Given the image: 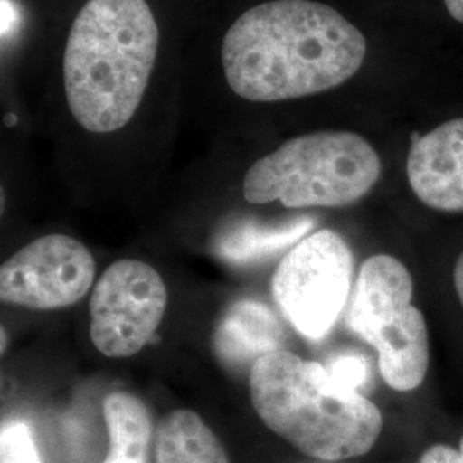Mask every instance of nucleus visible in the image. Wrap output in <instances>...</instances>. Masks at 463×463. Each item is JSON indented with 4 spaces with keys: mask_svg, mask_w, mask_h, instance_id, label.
I'll use <instances>...</instances> for the list:
<instances>
[{
    "mask_svg": "<svg viewBox=\"0 0 463 463\" xmlns=\"http://www.w3.org/2000/svg\"><path fill=\"white\" fill-rule=\"evenodd\" d=\"M364 34L315 0H269L233 21L222 42L227 84L260 103L330 91L364 64Z\"/></svg>",
    "mask_w": 463,
    "mask_h": 463,
    "instance_id": "obj_1",
    "label": "nucleus"
},
{
    "mask_svg": "<svg viewBox=\"0 0 463 463\" xmlns=\"http://www.w3.org/2000/svg\"><path fill=\"white\" fill-rule=\"evenodd\" d=\"M160 30L146 0H86L67 36V105L90 133L131 122L148 90Z\"/></svg>",
    "mask_w": 463,
    "mask_h": 463,
    "instance_id": "obj_2",
    "label": "nucleus"
},
{
    "mask_svg": "<svg viewBox=\"0 0 463 463\" xmlns=\"http://www.w3.org/2000/svg\"><path fill=\"white\" fill-rule=\"evenodd\" d=\"M354 258L336 232L317 231L290 249L273 275V298L296 330L321 340L347 306Z\"/></svg>",
    "mask_w": 463,
    "mask_h": 463,
    "instance_id": "obj_6",
    "label": "nucleus"
},
{
    "mask_svg": "<svg viewBox=\"0 0 463 463\" xmlns=\"http://www.w3.org/2000/svg\"><path fill=\"white\" fill-rule=\"evenodd\" d=\"M103 417L110 438L103 463H148L153 420L146 405L131 393L116 392L105 398Z\"/></svg>",
    "mask_w": 463,
    "mask_h": 463,
    "instance_id": "obj_13",
    "label": "nucleus"
},
{
    "mask_svg": "<svg viewBox=\"0 0 463 463\" xmlns=\"http://www.w3.org/2000/svg\"><path fill=\"white\" fill-rule=\"evenodd\" d=\"M315 229L311 216L263 223L260 220H235L216 235L213 250L229 263L244 265L296 246Z\"/></svg>",
    "mask_w": 463,
    "mask_h": 463,
    "instance_id": "obj_11",
    "label": "nucleus"
},
{
    "mask_svg": "<svg viewBox=\"0 0 463 463\" xmlns=\"http://www.w3.org/2000/svg\"><path fill=\"white\" fill-rule=\"evenodd\" d=\"M165 281L145 261L109 266L90 300V336L110 359L133 357L148 345L165 315Z\"/></svg>",
    "mask_w": 463,
    "mask_h": 463,
    "instance_id": "obj_7",
    "label": "nucleus"
},
{
    "mask_svg": "<svg viewBox=\"0 0 463 463\" xmlns=\"http://www.w3.org/2000/svg\"><path fill=\"white\" fill-rule=\"evenodd\" d=\"M460 453H462V457H463V438H462V441H460Z\"/></svg>",
    "mask_w": 463,
    "mask_h": 463,
    "instance_id": "obj_19",
    "label": "nucleus"
},
{
    "mask_svg": "<svg viewBox=\"0 0 463 463\" xmlns=\"http://www.w3.org/2000/svg\"><path fill=\"white\" fill-rule=\"evenodd\" d=\"M156 463H231L215 432L193 411L165 415L155 438Z\"/></svg>",
    "mask_w": 463,
    "mask_h": 463,
    "instance_id": "obj_12",
    "label": "nucleus"
},
{
    "mask_svg": "<svg viewBox=\"0 0 463 463\" xmlns=\"http://www.w3.org/2000/svg\"><path fill=\"white\" fill-rule=\"evenodd\" d=\"M412 296L411 271L388 254L365 260L350 296L347 326L376 350L381 378L395 392L419 388L430 369V331Z\"/></svg>",
    "mask_w": 463,
    "mask_h": 463,
    "instance_id": "obj_5",
    "label": "nucleus"
},
{
    "mask_svg": "<svg viewBox=\"0 0 463 463\" xmlns=\"http://www.w3.org/2000/svg\"><path fill=\"white\" fill-rule=\"evenodd\" d=\"M380 175V155L363 136L319 131L292 137L254 162L242 193L252 204L342 208L364 198Z\"/></svg>",
    "mask_w": 463,
    "mask_h": 463,
    "instance_id": "obj_4",
    "label": "nucleus"
},
{
    "mask_svg": "<svg viewBox=\"0 0 463 463\" xmlns=\"http://www.w3.org/2000/svg\"><path fill=\"white\" fill-rule=\"evenodd\" d=\"M419 463H463V457L460 449L447 445H434L422 453Z\"/></svg>",
    "mask_w": 463,
    "mask_h": 463,
    "instance_id": "obj_16",
    "label": "nucleus"
},
{
    "mask_svg": "<svg viewBox=\"0 0 463 463\" xmlns=\"http://www.w3.org/2000/svg\"><path fill=\"white\" fill-rule=\"evenodd\" d=\"M95 260L80 241L50 233L19 249L0 268V298L34 311L69 307L90 292Z\"/></svg>",
    "mask_w": 463,
    "mask_h": 463,
    "instance_id": "obj_8",
    "label": "nucleus"
},
{
    "mask_svg": "<svg viewBox=\"0 0 463 463\" xmlns=\"http://www.w3.org/2000/svg\"><path fill=\"white\" fill-rule=\"evenodd\" d=\"M447 5L448 13L458 23H463V0H443Z\"/></svg>",
    "mask_w": 463,
    "mask_h": 463,
    "instance_id": "obj_18",
    "label": "nucleus"
},
{
    "mask_svg": "<svg viewBox=\"0 0 463 463\" xmlns=\"http://www.w3.org/2000/svg\"><path fill=\"white\" fill-rule=\"evenodd\" d=\"M249 393L268 430L317 460L363 457L383 430L369 398L335 383L325 365L283 348L250 365Z\"/></svg>",
    "mask_w": 463,
    "mask_h": 463,
    "instance_id": "obj_3",
    "label": "nucleus"
},
{
    "mask_svg": "<svg viewBox=\"0 0 463 463\" xmlns=\"http://www.w3.org/2000/svg\"><path fill=\"white\" fill-rule=\"evenodd\" d=\"M285 342L279 317L260 300L235 302L213 333L215 354L232 367L252 365Z\"/></svg>",
    "mask_w": 463,
    "mask_h": 463,
    "instance_id": "obj_10",
    "label": "nucleus"
},
{
    "mask_svg": "<svg viewBox=\"0 0 463 463\" xmlns=\"http://www.w3.org/2000/svg\"><path fill=\"white\" fill-rule=\"evenodd\" d=\"M453 281H455V290H457V296L460 298V304L463 307V252L455 265V271H453Z\"/></svg>",
    "mask_w": 463,
    "mask_h": 463,
    "instance_id": "obj_17",
    "label": "nucleus"
},
{
    "mask_svg": "<svg viewBox=\"0 0 463 463\" xmlns=\"http://www.w3.org/2000/svg\"><path fill=\"white\" fill-rule=\"evenodd\" d=\"M407 177L415 196L436 212H463V117L414 139Z\"/></svg>",
    "mask_w": 463,
    "mask_h": 463,
    "instance_id": "obj_9",
    "label": "nucleus"
},
{
    "mask_svg": "<svg viewBox=\"0 0 463 463\" xmlns=\"http://www.w3.org/2000/svg\"><path fill=\"white\" fill-rule=\"evenodd\" d=\"M0 463H43L26 422L9 420L2 426Z\"/></svg>",
    "mask_w": 463,
    "mask_h": 463,
    "instance_id": "obj_14",
    "label": "nucleus"
},
{
    "mask_svg": "<svg viewBox=\"0 0 463 463\" xmlns=\"http://www.w3.org/2000/svg\"><path fill=\"white\" fill-rule=\"evenodd\" d=\"M325 367H326L331 380L347 390H354V392H361V388L367 383L369 374H371L367 359L363 355H354V354L333 357Z\"/></svg>",
    "mask_w": 463,
    "mask_h": 463,
    "instance_id": "obj_15",
    "label": "nucleus"
}]
</instances>
